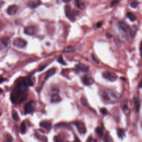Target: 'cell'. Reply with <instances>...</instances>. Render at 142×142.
<instances>
[{"label":"cell","instance_id":"6da1fadb","mask_svg":"<svg viewBox=\"0 0 142 142\" xmlns=\"http://www.w3.org/2000/svg\"><path fill=\"white\" fill-rule=\"evenodd\" d=\"M15 85L12 91L10 99L13 104L19 102L21 98L27 94L28 86H33V82L30 78H20L15 81Z\"/></svg>","mask_w":142,"mask_h":142},{"label":"cell","instance_id":"7a4b0ae2","mask_svg":"<svg viewBox=\"0 0 142 142\" xmlns=\"http://www.w3.org/2000/svg\"><path fill=\"white\" fill-rule=\"evenodd\" d=\"M65 15L69 20L74 22L75 20V17L76 13L74 10H71V7L69 5H66L65 7Z\"/></svg>","mask_w":142,"mask_h":142},{"label":"cell","instance_id":"3957f363","mask_svg":"<svg viewBox=\"0 0 142 142\" xmlns=\"http://www.w3.org/2000/svg\"><path fill=\"white\" fill-rule=\"evenodd\" d=\"M27 42L20 38H16L13 42V45L18 48H24L27 46Z\"/></svg>","mask_w":142,"mask_h":142},{"label":"cell","instance_id":"277c9868","mask_svg":"<svg viewBox=\"0 0 142 142\" xmlns=\"http://www.w3.org/2000/svg\"><path fill=\"white\" fill-rule=\"evenodd\" d=\"M103 76L104 78L110 81H115L117 78L116 74L112 71H105L103 73Z\"/></svg>","mask_w":142,"mask_h":142},{"label":"cell","instance_id":"5b68a950","mask_svg":"<svg viewBox=\"0 0 142 142\" xmlns=\"http://www.w3.org/2000/svg\"><path fill=\"white\" fill-rule=\"evenodd\" d=\"M36 103L33 101H31L26 104L25 106V114H27L31 113L34 109Z\"/></svg>","mask_w":142,"mask_h":142},{"label":"cell","instance_id":"8992f818","mask_svg":"<svg viewBox=\"0 0 142 142\" xmlns=\"http://www.w3.org/2000/svg\"><path fill=\"white\" fill-rule=\"evenodd\" d=\"M74 124L75 125L76 128H77L78 130L80 133L84 134L86 132V128L85 125L81 121H77L74 123Z\"/></svg>","mask_w":142,"mask_h":142},{"label":"cell","instance_id":"52a82bcc","mask_svg":"<svg viewBox=\"0 0 142 142\" xmlns=\"http://www.w3.org/2000/svg\"><path fill=\"white\" fill-rule=\"evenodd\" d=\"M82 81L83 84L86 86L91 85L94 82V79L88 75H85L83 76L82 78Z\"/></svg>","mask_w":142,"mask_h":142},{"label":"cell","instance_id":"ba28073f","mask_svg":"<svg viewBox=\"0 0 142 142\" xmlns=\"http://www.w3.org/2000/svg\"><path fill=\"white\" fill-rule=\"evenodd\" d=\"M18 10V6L15 5H13L8 7L7 10V13L9 15H14L16 14Z\"/></svg>","mask_w":142,"mask_h":142},{"label":"cell","instance_id":"9c48e42d","mask_svg":"<svg viewBox=\"0 0 142 142\" xmlns=\"http://www.w3.org/2000/svg\"><path fill=\"white\" fill-rule=\"evenodd\" d=\"M36 29L33 26L26 27L24 30V32L26 34L29 36H33L36 33Z\"/></svg>","mask_w":142,"mask_h":142},{"label":"cell","instance_id":"30bf717a","mask_svg":"<svg viewBox=\"0 0 142 142\" xmlns=\"http://www.w3.org/2000/svg\"><path fill=\"white\" fill-rule=\"evenodd\" d=\"M40 126L44 128L47 131H49L52 128V123L49 121H42L40 123Z\"/></svg>","mask_w":142,"mask_h":142},{"label":"cell","instance_id":"8fae6325","mask_svg":"<svg viewBox=\"0 0 142 142\" xmlns=\"http://www.w3.org/2000/svg\"><path fill=\"white\" fill-rule=\"evenodd\" d=\"M119 26L121 29L122 30L123 32H124L125 33H128V32L130 33L131 29L130 28L129 26L126 23L123 21L119 22Z\"/></svg>","mask_w":142,"mask_h":142},{"label":"cell","instance_id":"7c38bea8","mask_svg":"<svg viewBox=\"0 0 142 142\" xmlns=\"http://www.w3.org/2000/svg\"><path fill=\"white\" fill-rule=\"evenodd\" d=\"M76 68L78 71H80L83 72H87L89 71V67L88 66L83 64H78L76 66Z\"/></svg>","mask_w":142,"mask_h":142},{"label":"cell","instance_id":"4fadbf2b","mask_svg":"<svg viewBox=\"0 0 142 142\" xmlns=\"http://www.w3.org/2000/svg\"><path fill=\"white\" fill-rule=\"evenodd\" d=\"M9 42V38L7 37H5L3 38L1 40V43L0 44V49L4 48L7 47Z\"/></svg>","mask_w":142,"mask_h":142},{"label":"cell","instance_id":"5bb4252c","mask_svg":"<svg viewBox=\"0 0 142 142\" xmlns=\"http://www.w3.org/2000/svg\"><path fill=\"white\" fill-rule=\"evenodd\" d=\"M55 127L57 128H63L65 129L68 130H71V128L70 125L67 123H58L56 125Z\"/></svg>","mask_w":142,"mask_h":142},{"label":"cell","instance_id":"9a60e30c","mask_svg":"<svg viewBox=\"0 0 142 142\" xmlns=\"http://www.w3.org/2000/svg\"><path fill=\"white\" fill-rule=\"evenodd\" d=\"M40 2L38 0H36V1H30L28 2V6L32 8H35L38 5H39L40 4Z\"/></svg>","mask_w":142,"mask_h":142},{"label":"cell","instance_id":"2e32d148","mask_svg":"<svg viewBox=\"0 0 142 142\" xmlns=\"http://www.w3.org/2000/svg\"><path fill=\"white\" fill-rule=\"evenodd\" d=\"M133 103L136 111H139L140 108V102L139 99L137 98H134L133 99Z\"/></svg>","mask_w":142,"mask_h":142},{"label":"cell","instance_id":"e0dca14e","mask_svg":"<svg viewBox=\"0 0 142 142\" xmlns=\"http://www.w3.org/2000/svg\"><path fill=\"white\" fill-rule=\"evenodd\" d=\"M61 97L58 94H54L52 97L51 101L52 103H56L61 101Z\"/></svg>","mask_w":142,"mask_h":142},{"label":"cell","instance_id":"ac0fdd59","mask_svg":"<svg viewBox=\"0 0 142 142\" xmlns=\"http://www.w3.org/2000/svg\"><path fill=\"white\" fill-rule=\"evenodd\" d=\"M76 51V49L73 46H68L66 47V48L63 50V52L64 53H69V52H74Z\"/></svg>","mask_w":142,"mask_h":142},{"label":"cell","instance_id":"d6986e66","mask_svg":"<svg viewBox=\"0 0 142 142\" xmlns=\"http://www.w3.org/2000/svg\"><path fill=\"white\" fill-rule=\"evenodd\" d=\"M117 132L118 137L120 138L123 139L125 136V133L124 131L121 128H118Z\"/></svg>","mask_w":142,"mask_h":142},{"label":"cell","instance_id":"ffe728a7","mask_svg":"<svg viewBox=\"0 0 142 142\" xmlns=\"http://www.w3.org/2000/svg\"><path fill=\"white\" fill-rule=\"evenodd\" d=\"M56 72V69L55 68H52L49 70L47 72V75L46 76V79H48L50 76H52L55 74Z\"/></svg>","mask_w":142,"mask_h":142},{"label":"cell","instance_id":"44dd1931","mask_svg":"<svg viewBox=\"0 0 142 142\" xmlns=\"http://www.w3.org/2000/svg\"><path fill=\"white\" fill-rule=\"evenodd\" d=\"M104 141L105 142H113L111 137L108 132H107L106 133L104 137Z\"/></svg>","mask_w":142,"mask_h":142},{"label":"cell","instance_id":"7402d4cb","mask_svg":"<svg viewBox=\"0 0 142 142\" xmlns=\"http://www.w3.org/2000/svg\"><path fill=\"white\" fill-rule=\"evenodd\" d=\"M36 136H37V138L39 139L40 140V141H43V142H47V138H46L45 136L40 135L37 133H36Z\"/></svg>","mask_w":142,"mask_h":142},{"label":"cell","instance_id":"603a6c76","mask_svg":"<svg viewBox=\"0 0 142 142\" xmlns=\"http://www.w3.org/2000/svg\"><path fill=\"white\" fill-rule=\"evenodd\" d=\"M26 131V126L24 122H22L20 126V132L22 134H24Z\"/></svg>","mask_w":142,"mask_h":142},{"label":"cell","instance_id":"cb8c5ba5","mask_svg":"<svg viewBox=\"0 0 142 142\" xmlns=\"http://www.w3.org/2000/svg\"><path fill=\"white\" fill-rule=\"evenodd\" d=\"M76 5L77 7L80 9H83L84 7V3L81 1V0H76Z\"/></svg>","mask_w":142,"mask_h":142},{"label":"cell","instance_id":"d4e9b609","mask_svg":"<svg viewBox=\"0 0 142 142\" xmlns=\"http://www.w3.org/2000/svg\"><path fill=\"white\" fill-rule=\"evenodd\" d=\"M12 115L13 119L14 120V121H17L19 119V116H18V113L14 110L13 111H13H12Z\"/></svg>","mask_w":142,"mask_h":142},{"label":"cell","instance_id":"484cf974","mask_svg":"<svg viewBox=\"0 0 142 142\" xmlns=\"http://www.w3.org/2000/svg\"><path fill=\"white\" fill-rule=\"evenodd\" d=\"M96 132L99 136H102L103 134V129L102 127H98L96 129Z\"/></svg>","mask_w":142,"mask_h":142},{"label":"cell","instance_id":"4316f807","mask_svg":"<svg viewBox=\"0 0 142 142\" xmlns=\"http://www.w3.org/2000/svg\"><path fill=\"white\" fill-rule=\"evenodd\" d=\"M127 16L131 21H134L136 20V18L133 14L131 13H128L127 14Z\"/></svg>","mask_w":142,"mask_h":142},{"label":"cell","instance_id":"83f0119b","mask_svg":"<svg viewBox=\"0 0 142 142\" xmlns=\"http://www.w3.org/2000/svg\"><path fill=\"white\" fill-rule=\"evenodd\" d=\"M122 109L123 110V111L125 113H128L129 111V109L128 108L127 104H126V103H124V104H123V105Z\"/></svg>","mask_w":142,"mask_h":142},{"label":"cell","instance_id":"f1b7e54d","mask_svg":"<svg viewBox=\"0 0 142 142\" xmlns=\"http://www.w3.org/2000/svg\"><path fill=\"white\" fill-rule=\"evenodd\" d=\"M136 31H137L136 27H133V28H132V29H131V30H130V34H131V36L132 37H133L135 35Z\"/></svg>","mask_w":142,"mask_h":142},{"label":"cell","instance_id":"f546056e","mask_svg":"<svg viewBox=\"0 0 142 142\" xmlns=\"http://www.w3.org/2000/svg\"><path fill=\"white\" fill-rule=\"evenodd\" d=\"M81 102L83 105L85 106H87V100L85 98L83 97V98H81Z\"/></svg>","mask_w":142,"mask_h":142},{"label":"cell","instance_id":"4dcf8cb0","mask_svg":"<svg viewBox=\"0 0 142 142\" xmlns=\"http://www.w3.org/2000/svg\"><path fill=\"white\" fill-rule=\"evenodd\" d=\"M130 5H131V7L132 8H137V6H138V3L136 1L133 0V1L131 2Z\"/></svg>","mask_w":142,"mask_h":142},{"label":"cell","instance_id":"1f68e13d","mask_svg":"<svg viewBox=\"0 0 142 142\" xmlns=\"http://www.w3.org/2000/svg\"><path fill=\"white\" fill-rule=\"evenodd\" d=\"M58 62L62 65H66V63L63 60L62 56H60L58 59Z\"/></svg>","mask_w":142,"mask_h":142},{"label":"cell","instance_id":"d6a6232c","mask_svg":"<svg viewBox=\"0 0 142 142\" xmlns=\"http://www.w3.org/2000/svg\"><path fill=\"white\" fill-rule=\"evenodd\" d=\"M100 111L104 115H107L108 114V110L105 108H102L100 109Z\"/></svg>","mask_w":142,"mask_h":142},{"label":"cell","instance_id":"836d02e7","mask_svg":"<svg viewBox=\"0 0 142 142\" xmlns=\"http://www.w3.org/2000/svg\"><path fill=\"white\" fill-rule=\"evenodd\" d=\"M7 142H12L13 141V138L10 135H7L6 136Z\"/></svg>","mask_w":142,"mask_h":142},{"label":"cell","instance_id":"e575fe53","mask_svg":"<svg viewBox=\"0 0 142 142\" xmlns=\"http://www.w3.org/2000/svg\"><path fill=\"white\" fill-rule=\"evenodd\" d=\"M55 141L56 142H64L63 141L60 137L56 136L55 138Z\"/></svg>","mask_w":142,"mask_h":142},{"label":"cell","instance_id":"d590c367","mask_svg":"<svg viewBox=\"0 0 142 142\" xmlns=\"http://www.w3.org/2000/svg\"><path fill=\"white\" fill-rule=\"evenodd\" d=\"M119 2V0H114L111 3V6L113 7L116 4H118Z\"/></svg>","mask_w":142,"mask_h":142},{"label":"cell","instance_id":"8d00e7d4","mask_svg":"<svg viewBox=\"0 0 142 142\" xmlns=\"http://www.w3.org/2000/svg\"><path fill=\"white\" fill-rule=\"evenodd\" d=\"M91 57L92 60H93V61H94V62H95V63L97 64H98H98H99V61H97V60L96 59L95 57H94L93 55H91Z\"/></svg>","mask_w":142,"mask_h":142},{"label":"cell","instance_id":"74e56055","mask_svg":"<svg viewBox=\"0 0 142 142\" xmlns=\"http://www.w3.org/2000/svg\"><path fill=\"white\" fill-rule=\"evenodd\" d=\"M102 24L103 23L102 22H98L96 25V27H97V28H100V27H102Z\"/></svg>","mask_w":142,"mask_h":142},{"label":"cell","instance_id":"f35d334b","mask_svg":"<svg viewBox=\"0 0 142 142\" xmlns=\"http://www.w3.org/2000/svg\"><path fill=\"white\" fill-rule=\"evenodd\" d=\"M6 80V79H5L4 78L0 77V84H1L4 81Z\"/></svg>","mask_w":142,"mask_h":142},{"label":"cell","instance_id":"ab89813d","mask_svg":"<svg viewBox=\"0 0 142 142\" xmlns=\"http://www.w3.org/2000/svg\"><path fill=\"white\" fill-rule=\"evenodd\" d=\"M106 35L107 37H108V38H111L112 37V35L110 33H106Z\"/></svg>","mask_w":142,"mask_h":142},{"label":"cell","instance_id":"60d3db41","mask_svg":"<svg viewBox=\"0 0 142 142\" xmlns=\"http://www.w3.org/2000/svg\"><path fill=\"white\" fill-rule=\"evenodd\" d=\"M140 50V53H141V56L142 57V42L141 43Z\"/></svg>","mask_w":142,"mask_h":142},{"label":"cell","instance_id":"b9f144b4","mask_svg":"<svg viewBox=\"0 0 142 142\" xmlns=\"http://www.w3.org/2000/svg\"><path fill=\"white\" fill-rule=\"evenodd\" d=\"M92 140V137H91V136L89 137V138H88L87 142H91Z\"/></svg>","mask_w":142,"mask_h":142},{"label":"cell","instance_id":"7bdbcfd3","mask_svg":"<svg viewBox=\"0 0 142 142\" xmlns=\"http://www.w3.org/2000/svg\"><path fill=\"white\" fill-rule=\"evenodd\" d=\"M62 1L65 2V3H69L71 1V0H62Z\"/></svg>","mask_w":142,"mask_h":142},{"label":"cell","instance_id":"ee69618b","mask_svg":"<svg viewBox=\"0 0 142 142\" xmlns=\"http://www.w3.org/2000/svg\"><path fill=\"white\" fill-rule=\"evenodd\" d=\"M73 142H79V140L78 139V138H76L75 139V140Z\"/></svg>","mask_w":142,"mask_h":142},{"label":"cell","instance_id":"f6af8a7d","mask_svg":"<svg viewBox=\"0 0 142 142\" xmlns=\"http://www.w3.org/2000/svg\"><path fill=\"white\" fill-rule=\"evenodd\" d=\"M139 87L140 88L142 87V81H141V83H140L139 85Z\"/></svg>","mask_w":142,"mask_h":142},{"label":"cell","instance_id":"bcb514c9","mask_svg":"<svg viewBox=\"0 0 142 142\" xmlns=\"http://www.w3.org/2000/svg\"><path fill=\"white\" fill-rule=\"evenodd\" d=\"M3 4V2L1 1H0V7H1L2 5Z\"/></svg>","mask_w":142,"mask_h":142},{"label":"cell","instance_id":"7dc6e473","mask_svg":"<svg viewBox=\"0 0 142 142\" xmlns=\"http://www.w3.org/2000/svg\"><path fill=\"white\" fill-rule=\"evenodd\" d=\"M3 92V89H2L1 88H0V93H2Z\"/></svg>","mask_w":142,"mask_h":142},{"label":"cell","instance_id":"c3c4849f","mask_svg":"<svg viewBox=\"0 0 142 142\" xmlns=\"http://www.w3.org/2000/svg\"><path fill=\"white\" fill-rule=\"evenodd\" d=\"M141 126H142V124H141Z\"/></svg>","mask_w":142,"mask_h":142}]
</instances>
